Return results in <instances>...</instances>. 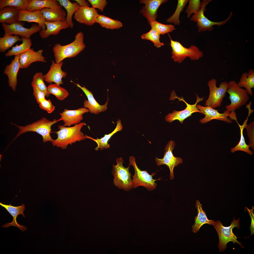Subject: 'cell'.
<instances>
[{"label":"cell","mask_w":254,"mask_h":254,"mask_svg":"<svg viewBox=\"0 0 254 254\" xmlns=\"http://www.w3.org/2000/svg\"><path fill=\"white\" fill-rule=\"evenodd\" d=\"M44 24L46 29H42L39 32V35L42 39L47 38L51 35H56L60 31L70 27L66 21L48 22L45 21Z\"/></svg>","instance_id":"cell-24"},{"label":"cell","mask_w":254,"mask_h":254,"mask_svg":"<svg viewBox=\"0 0 254 254\" xmlns=\"http://www.w3.org/2000/svg\"><path fill=\"white\" fill-rule=\"evenodd\" d=\"M175 146V141L172 140L169 141L165 148L163 157L159 159L156 157L155 159L157 165L159 166L166 165L169 168L170 171V178L171 180L174 178L173 170L174 167L180 164H182L183 162L182 158L175 157L173 154V151Z\"/></svg>","instance_id":"cell-11"},{"label":"cell","mask_w":254,"mask_h":254,"mask_svg":"<svg viewBox=\"0 0 254 254\" xmlns=\"http://www.w3.org/2000/svg\"><path fill=\"white\" fill-rule=\"evenodd\" d=\"M75 84L83 91L86 96L88 100L86 99L84 100L83 107L88 108L91 113L98 114L107 110L108 102V97L105 103L103 105H100L95 99L91 91H89L84 86L82 87L78 83Z\"/></svg>","instance_id":"cell-17"},{"label":"cell","mask_w":254,"mask_h":254,"mask_svg":"<svg viewBox=\"0 0 254 254\" xmlns=\"http://www.w3.org/2000/svg\"><path fill=\"white\" fill-rule=\"evenodd\" d=\"M247 135L249 139V142L248 145L249 147L254 150V122H252L247 125L246 128Z\"/></svg>","instance_id":"cell-43"},{"label":"cell","mask_w":254,"mask_h":254,"mask_svg":"<svg viewBox=\"0 0 254 254\" xmlns=\"http://www.w3.org/2000/svg\"><path fill=\"white\" fill-rule=\"evenodd\" d=\"M84 34L82 31L77 33L75 39L71 43L62 46L60 44H55L53 48L55 61L59 63L64 59L76 56L85 47L84 42Z\"/></svg>","instance_id":"cell-2"},{"label":"cell","mask_w":254,"mask_h":254,"mask_svg":"<svg viewBox=\"0 0 254 254\" xmlns=\"http://www.w3.org/2000/svg\"><path fill=\"white\" fill-rule=\"evenodd\" d=\"M45 21V20L40 10H36L31 12L26 10L19 11L18 22H35L38 23L42 29L44 30L46 28L44 24Z\"/></svg>","instance_id":"cell-23"},{"label":"cell","mask_w":254,"mask_h":254,"mask_svg":"<svg viewBox=\"0 0 254 254\" xmlns=\"http://www.w3.org/2000/svg\"><path fill=\"white\" fill-rule=\"evenodd\" d=\"M237 84L240 87H245L248 94L252 96L253 93L252 89L254 88V70L250 69L248 73L246 72L242 73Z\"/></svg>","instance_id":"cell-30"},{"label":"cell","mask_w":254,"mask_h":254,"mask_svg":"<svg viewBox=\"0 0 254 254\" xmlns=\"http://www.w3.org/2000/svg\"><path fill=\"white\" fill-rule=\"evenodd\" d=\"M135 158L133 156H130L129 158V165H132L135 170V174L132 176L133 188L135 189L139 186L145 187L148 190L151 191L156 188L157 184L155 182L158 179H153V176L155 173H152L151 175L148 173L147 171H142L139 169L136 164Z\"/></svg>","instance_id":"cell-6"},{"label":"cell","mask_w":254,"mask_h":254,"mask_svg":"<svg viewBox=\"0 0 254 254\" xmlns=\"http://www.w3.org/2000/svg\"><path fill=\"white\" fill-rule=\"evenodd\" d=\"M88 1L91 5L92 7L97 8L101 12H103L108 2L106 0H88Z\"/></svg>","instance_id":"cell-44"},{"label":"cell","mask_w":254,"mask_h":254,"mask_svg":"<svg viewBox=\"0 0 254 254\" xmlns=\"http://www.w3.org/2000/svg\"><path fill=\"white\" fill-rule=\"evenodd\" d=\"M52 62L49 70L44 75V80L50 83L54 82L59 85L63 84L62 79L65 78L67 74L62 70L61 67L63 64V62L57 63H55L54 61L52 60Z\"/></svg>","instance_id":"cell-20"},{"label":"cell","mask_w":254,"mask_h":254,"mask_svg":"<svg viewBox=\"0 0 254 254\" xmlns=\"http://www.w3.org/2000/svg\"><path fill=\"white\" fill-rule=\"evenodd\" d=\"M19 60V55L15 56L10 64L6 66L4 71L8 77L9 85L14 91L16 90L17 75L20 68Z\"/></svg>","instance_id":"cell-22"},{"label":"cell","mask_w":254,"mask_h":254,"mask_svg":"<svg viewBox=\"0 0 254 254\" xmlns=\"http://www.w3.org/2000/svg\"><path fill=\"white\" fill-rule=\"evenodd\" d=\"M0 205L5 208L13 218L12 221L11 222L7 223L4 225H2V227L6 228L10 226H14L19 228L22 231H25L27 230L25 226L20 225L17 223L16 220V218L19 214H21L23 217H25L24 213V211L25 209V205L23 203L20 206H14L11 205L10 204L9 205L5 204L0 202Z\"/></svg>","instance_id":"cell-21"},{"label":"cell","mask_w":254,"mask_h":254,"mask_svg":"<svg viewBox=\"0 0 254 254\" xmlns=\"http://www.w3.org/2000/svg\"><path fill=\"white\" fill-rule=\"evenodd\" d=\"M63 120L62 117L58 120L54 119L51 121L43 117L40 119L25 126L18 125L12 123L19 129L18 132L13 141L21 135L27 132L32 131L37 132L41 135L44 143L48 141L52 142L54 140L52 138L50 135L51 131V127L58 122Z\"/></svg>","instance_id":"cell-3"},{"label":"cell","mask_w":254,"mask_h":254,"mask_svg":"<svg viewBox=\"0 0 254 254\" xmlns=\"http://www.w3.org/2000/svg\"><path fill=\"white\" fill-rule=\"evenodd\" d=\"M45 78L44 75L41 72H38L34 75L31 83L32 86H35L40 90L44 92L46 96L48 97L50 95L48 92V87L45 85L44 80Z\"/></svg>","instance_id":"cell-38"},{"label":"cell","mask_w":254,"mask_h":254,"mask_svg":"<svg viewBox=\"0 0 254 254\" xmlns=\"http://www.w3.org/2000/svg\"><path fill=\"white\" fill-rule=\"evenodd\" d=\"M160 34L155 30L151 28L148 32L142 34L141 36L142 39L149 40L151 41L155 47L157 48L164 45V44L160 42Z\"/></svg>","instance_id":"cell-40"},{"label":"cell","mask_w":254,"mask_h":254,"mask_svg":"<svg viewBox=\"0 0 254 254\" xmlns=\"http://www.w3.org/2000/svg\"><path fill=\"white\" fill-rule=\"evenodd\" d=\"M21 38L22 43L19 45L16 44L15 46L13 47L11 49L8 50L5 54L6 56L19 55L31 48L32 43L30 38L22 36Z\"/></svg>","instance_id":"cell-32"},{"label":"cell","mask_w":254,"mask_h":254,"mask_svg":"<svg viewBox=\"0 0 254 254\" xmlns=\"http://www.w3.org/2000/svg\"><path fill=\"white\" fill-rule=\"evenodd\" d=\"M188 2V5L185 11L188 18L190 17L192 14H195L199 10L201 5L200 0H190Z\"/></svg>","instance_id":"cell-42"},{"label":"cell","mask_w":254,"mask_h":254,"mask_svg":"<svg viewBox=\"0 0 254 254\" xmlns=\"http://www.w3.org/2000/svg\"><path fill=\"white\" fill-rule=\"evenodd\" d=\"M249 117V116H248L246 119L244 120L242 125H240L238 122H237L240 129V139L238 144L231 149L230 152L232 153H233L237 151H242L245 152L250 155L253 154V152L249 149V145L246 143L243 134V130L244 128H246L247 125V123Z\"/></svg>","instance_id":"cell-34"},{"label":"cell","mask_w":254,"mask_h":254,"mask_svg":"<svg viewBox=\"0 0 254 254\" xmlns=\"http://www.w3.org/2000/svg\"><path fill=\"white\" fill-rule=\"evenodd\" d=\"M228 83L229 87L227 92L229 95V98L231 103L225 107L228 111L234 112L246 104L249 97L245 89L239 87L235 81H231Z\"/></svg>","instance_id":"cell-8"},{"label":"cell","mask_w":254,"mask_h":254,"mask_svg":"<svg viewBox=\"0 0 254 254\" xmlns=\"http://www.w3.org/2000/svg\"><path fill=\"white\" fill-rule=\"evenodd\" d=\"M39 104L40 108L46 111L49 113H52L55 109V106L52 104L50 99L47 100L45 99Z\"/></svg>","instance_id":"cell-45"},{"label":"cell","mask_w":254,"mask_h":254,"mask_svg":"<svg viewBox=\"0 0 254 254\" xmlns=\"http://www.w3.org/2000/svg\"><path fill=\"white\" fill-rule=\"evenodd\" d=\"M33 90V95L37 103L39 104L42 101L46 99V95L43 92L40 90L36 86H32Z\"/></svg>","instance_id":"cell-46"},{"label":"cell","mask_w":254,"mask_h":254,"mask_svg":"<svg viewBox=\"0 0 254 254\" xmlns=\"http://www.w3.org/2000/svg\"><path fill=\"white\" fill-rule=\"evenodd\" d=\"M188 0H178L176 9L173 15L167 20L168 23H172L175 25H179L180 23L179 19L180 13L188 2Z\"/></svg>","instance_id":"cell-39"},{"label":"cell","mask_w":254,"mask_h":254,"mask_svg":"<svg viewBox=\"0 0 254 254\" xmlns=\"http://www.w3.org/2000/svg\"><path fill=\"white\" fill-rule=\"evenodd\" d=\"M170 45L172 48V58L174 61L181 63L187 57L192 60H198L202 57V52L194 45L188 48L184 47L179 42L174 41L171 38Z\"/></svg>","instance_id":"cell-7"},{"label":"cell","mask_w":254,"mask_h":254,"mask_svg":"<svg viewBox=\"0 0 254 254\" xmlns=\"http://www.w3.org/2000/svg\"><path fill=\"white\" fill-rule=\"evenodd\" d=\"M80 7H89L90 4L88 1L85 0H75Z\"/></svg>","instance_id":"cell-48"},{"label":"cell","mask_w":254,"mask_h":254,"mask_svg":"<svg viewBox=\"0 0 254 254\" xmlns=\"http://www.w3.org/2000/svg\"><path fill=\"white\" fill-rule=\"evenodd\" d=\"M96 23L108 29H118L123 26L122 23L119 20L112 19L103 15H99L96 20Z\"/></svg>","instance_id":"cell-33"},{"label":"cell","mask_w":254,"mask_h":254,"mask_svg":"<svg viewBox=\"0 0 254 254\" xmlns=\"http://www.w3.org/2000/svg\"><path fill=\"white\" fill-rule=\"evenodd\" d=\"M216 80L211 79L207 83L209 89L208 98L205 105L214 108L220 107L229 88L228 83L226 81L221 82L218 87L216 86Z\"/></svg>","instance_id":"cell-9"},{"label":"cell","mask_w":254,"mask_h":254,"mask_svg":"<svg viewBox=\"0 0 254 254\" xmlns=\"http://www.w3.org/2000/svg\"><path fill=\"white\" fill-rule=\"evenodd\" d=\"M85 124L84 122H81L70 127H66L64 125L58 126V131L55 132L57 138L51 143L54 146L61 148L66 149L68 145L75 143L77 141L84 140L86 137L81 130Z\"/></svg>","instance_id":"cell-1"},{"label":"cell","mask_w":254,"mask_h":254,"mask_svg":"<svg viewBox=\"0 0 254 254\" xmlns=\"http://www.w3.org/2000/svg\"><path fill=\"white\" fill-rule=\"evenodd\" d=\"M57 1L66 10L67 14L66 21L71 28L73 27V23L72 20L73 14L80 7L76 2L72 3L69 0H58Z\"/></svg>","instance_id":"cell-31"},{"label":"cell","mask_w":254,"mask_h":254,"mask_svg":"<svg viewBox=\"0 0 254 254\" xmlns=\"http://www.w3.org/2000/svg\"><path fill=\"white\" fill-rule=\"evenodd\" d=\"M213 226L218 236L219 242L218 246L219 252H223L225 250L227 247V243L230 241L234 244L237 243L242 247L244 248L241 245V243L237 240L238 238L232 231L233 229L235 227L238 229L240 228L239 218L236 220L234 217L230 225L228 227L224 226L220 221L218 220L215 222Z\"/></svg>","instance_id":"cell-4"},{"label":"cell","mask_w":254,"mask_h":254,"mask_svg":"<svg viewBox=\"0 0 254 254\" xmlns=\"http://www.w3.org/2000/svg\"><path fill=\"white\" fill-rule=\"evenodd\" d=\"M246 208L248 211L249 212L251 220L250 226L249 228L251 232V235L250 236L254 233V214L253 210L254 208L253 207L252 209L251 210L249 209L247 207H246Z\"/></svg>","instance_id":"cell-47"},{"label":"cell","mask_w":254,"mask_h":254,"mask_svg":"<svg viewBox=\"0 0 254 254\" xmlns=\"http://www.w3.org/2000/svg\"><path fill=\"white\" fill-rule=\"evenodd\" d=\"M211 1V0H202L201 2L199 10L192 15L190 19L191 21L196 22L197 26L198 28V31L199 32L206 31H211L213 29V26L215 25H217L219 26L223 25L230 20L233 15V12H231L226 19L219 22H213L208 19L204 15V12L206 10V6Z\"/></svg>","instance_id":"cell-10"},{"label":"cell","mask_w":254,"mask_h":254,"mask_svg":"<svg viewBox=\"0 0 254 254\" xmlns=\"http://www.w3.org/2000/svg\"><path fill=\"white\" fill-rule=\"evenodd\" d=\"M24 23L21 21L17 22L10 24L1 23L4 31L3 36L14 35L30 38L31 36L40 32L42 29L38 24H34L29 28L23 26Z\"/></svg>","instance_id":"cell-12"},{"label":"cell","mask_w":254,"mask_h":254,"mask_svg":"<svg viewBox=\"0 0 254 254\" xmlns=\"http://www.w3.org/2000/svg\"><path fill=\"white\" fill-rule=\"evenodd\" d=\"M19 11L16 7L11 6L0 9V23L10 24L17 22Z\"/></svg>","instance_id":"cell-27"},{"label":"cell","mask_w":254,"mask_h":254,"mask_svg":"<svg viewBox=\"0 0 254 254\" xmlns=\"http://www.w3.org/2000/svg\"><path fill=\"white\" fill-rule=\"evenodd\" d=\"M196 106L201 112L205 115V117L199 120L202 124H204L211 120L216 119L228 123H232L233 121L229 119L230 112L226 110L223 113H220L218 110L208 106H203L197 104Z\"/></svg>","instance_id":"cell-14"},{"label":"cell","mask_w":254,"mask_h":254,"mask_svg":"<svg viewBox=\"0 0 254 254\" xmlns=\"http://www.w3.org/2000/svg\"><path fill=\"white\" fill-rule=\"evenodd\" d=\"M47 87L48 92L54 95L60 100H64L69 95L66 90L56 83L51 84Z\"/></svg>","instance_id":"cell-37"},{"label":"cell","mask_w":254,"mask_h":254,"mask_svg":"<svg viewBox=\"0 0 254 254\" xmlns=\"http://www.w3.org/2000/svg\"><path fill=\"white\" fill-rule=\"evenodd\" d=\"M40 11L47 22L66 21V13L62 8L56 9L45 8Z\"/></svg>","instance_id":"cell-26"},{"label":"cell","mask_w":254,"mask_h":254,"mask_svg":"<svg viewBox=\"0 0 254 254\" xmlns=\"http://www.w3.org/2000/svg\"><path fill=\"white\" fill-rule=\"evenodd\" d=\"M99 15L98 11L92 7H80L74 14V18L80 23L92 26L96 23Z\"/></svg>","instance_id":"cell-15"},{"label":"cell","mask_w":254,"mask_h":254,"mask_svg":"<svg viewBox=\"0 0 254 254\" xmlns=\"http://www.w3.org/2000/svg\"><path fill=\"white\" fill-rule=\"evenodd\" d=\"M43 49L34 51L33 48L19 55V62L20 68H28L33 63L36 62H46L43 55Z\"/></svg>","instance_id":"cell-19"},{"label":"cell","mask_w":254,"mask_h":254,"mask_svg":"<svg viewBox=\"0 0 254 254\" xmlns=\"http://www.w3.org/2000/svg\"><path fill=\"white\" fill-rule=\"evenodd\" d=\"M117 164L112 165L111 173L114 176V185L119 189L126 191H130L133 188L131 174L129 172L130 165L127 167L123 164L124 160L121 157L116 159Z\"/></svg>","instance_id":"cell-5"},{"label":"cell","mask_w":254,"mask_h":254,"mask_svg":"<svg viewBox=\"0 0 254 254\" xmlns=\"http://www.w3.org/2000/svg\"><path fill=\"white\" fill-rule=\"evenodd\" d=\"M89 112L87 108H79L75 110H68L65 109L60 114L63 119L65 127L69 126L78 124L83 119V114Z\"/></svg>","instance_id":"cell-18"},{"label":"cell","mask_w":254,"mask_h":254,"mask_svg":"<svg viewBox=\"0 0 254 254\" xmlns=\"http://www.w3.org/2000/svg\"><path fill=\"white\" fill-rule=\"evenodd\" d=\"M167 0H141L140 3L145 5L140 11V13L147 19L149 24L156 21L157 17V11L162 4Z\"/></svg>","instance_id":"cell-16"},{"label":"cell","mask_w":254,"mask_h":254,"mask_svg":"<svg viewBox=\"0 0 254 254\" xmlns=\"http://www.w3.org/2000/svg\"><path fill=\"white\" fill-rule=\"evenodd\" d=\"M30 0H0V9L6 6L16 8L19 10H26Z\"/></svg>","instance_id":"cell-35"},{"label":"cell","mask_w":254,"mask_h":254,"mask_svg":"<svg viewBox=\"0 0 254 254\" xmlns=\"http://www.w3.org/2000/svg\"><path fill=\"white\" fill-rule=\"evenodd\" d=\"M21 41L18 35H9L0 37V52L3 53L12 47L16 42Z\"/></svg>","instance_id":"cell-36"},{"label":"cell","mask_w":254,"mask_h":254,"mask_svg":"<svg viewBox=\"0 0 254 254\" xmlns=\"http://www.w3.org/2000/svg\"><path fill=\"white\" fill-rule=\"evenodd\" d=\"M62 8L56 0H30L26 11L31 12L45 8L56 9Z\"/></svg>","instance_id":"cell-29"},{"label":"cell","mask_w":254,"mask_h":254,"mask_svg":"<svg viewBox=\"0 0 254 254\" xmlns=\"http://www.w3.org/2000/svg\"><path fill=\"white\" fill-rule=\"evenodd\" d=\"M151 28L159 32L160 35H163L172 32L175 29V26L171 24H165L156 21L151 22L150 24Z\"/></svg>","instance_id":"cell-41"},{"label":"cell","mask_w":254,"mask_h":254,"mask_svg":"<svg viewBox=\"0 0 254 254\" xmlns=\"http://www.w3.org/2000/svg\"><path fill=\"white\" fill-rule=\"evenodd\" d=\"M123 126L121 123V121L118 119L116 127L111 133L108 134H105L103 137L100 139L97 138L95 139L92 138L85 135L86 138L91 139L95 142L97 144V146L95 148L96 151L100 149L102 150L104 149H107L110 147V144L108 143V142L111 136L117 132L122 130L123 129Z\"/></svg>","instance_id":"cell-28"},{"label":"cell","mask_w":254,"mask_h":254,"mask_svg":"<svg viewBox=\"0 0 254 254\" xmlns=\"http://www.w3.org/2000/svg\"><path fill=\"white\" fill-rule=\"evenodd\" d=\"M195 206L197 210V215L195 217L194 224L192 226V232L196 233L199 231L201 227L204 224H207L213 225L215 222L213 220L209 219L206 212L202 209V204L199 201L196 200Z\"/></svg>","instance_id":"cell-25"},{"label":"cell","mask_w":254,"mask_h":254,"mask_svg":"<svg viewBox=\"0 0 254 254\" xmlns=\"http://www.w3.org/2000/svg\"><path fill=\"white\" fill-rule=\"evenodd\" d=\"M196 100L195 103L193 105L187 103L183 98H178L179 100L183 101L186 105V108L180 111L174 110L171 113H169L166 115L165 118L167 122L171 123L175 120H179L180 123L183 124L184 120L187 118L191 116L192 114L195 112H199L201 113L197 107L196 106L199 102L202 101L205 97H199L198 95L196 94Z\"/></svg>","instance_id":"cell-13"}]
</instances>
